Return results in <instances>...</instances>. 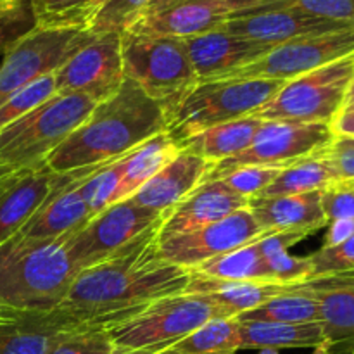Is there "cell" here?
I'll return each mask as SVG.
<instances>
[{
  "label": "cell",
  "mask_w": 354,
  "mask_h": 354,
  "mask_svg": "<svg viewBox=\"0 0 354 354\" xmlns=\"http://www.w3.org/2000/svg\"><path fill=\"white\" fill-rule=\"evenodd\" d=\"M161 225L120 254L82 270L55 311L75 327L109 328L156 301L185 294L190 272L165 261L158 252Z\"/></svg>",
  "instance_id": "cell-1"
},
{
  "label": "cell",
  "mask_w": 354,
  "mask_h": 354,
  "mask_svg": "<svg viewBox=\"0 0 354 354\" xmlns=\"http://www.w3.org/2000/svg\"><path fill=\"white\" fill-rule=\"evenodd\" d=\"M166 130L168 116L162 104L124 78L121 88L97 104L88 118L47 156L44 165L55 173L109 165Z\"/></svg>",
  "instance_id": "cell-2"
},
{
  "label": "cell",
  "mask_w": 354,
  "mask_h": 354,
  "mask_svg": "<svg viewBox=\"0 0 354 354\" xmlns=\"http://www.w3.org/2000/svg\"><path fill=\"white\" fill-rule=\"evenodd\" d=\"M69 235L35 239L16 234L0 244V313L61 306L80 273L69 252Z\"/></svg>",
  "instance_id": "cell-3"
},
{
  "label": "cell",
  "mask_w": 354,
  "mask_h": 354,
  "mask_svg": "<svg viewBox=\"0 0 354 354\" xmlns=\"http://www.w3.org/2000/svg\"><path fill=\"white\" fill-rule=\"evenodd\" d=\"M283 83L258 78L197 82L166 109V133L178 145L207 128L252 116L277 95Z\"/></svg>",
  "instance_id": "cell-4"
},
{
  "label": "cell",
  "mask_w": 354,
  "mask_h": 354,
  "mask_svg": "<svg viewBox=\"0 0 354 354\" xmlns=\"http://www.w3.org/2000/svg\"><path fill=\"white\" fill-rule=\"evenodd\" d=\"M97 104L80 93H54L48 100L0 131V159L14 171L37 168Z\"/></svg>",
  "instance_id": "cell-5"
},
{
  "label": "cell",
  "mask_w": 354,
  "mask_h": 354,
  "mask_svg": "<svg viewBox=\"0 0 354 354\" xmlns=\"http://www.w3.org/2000/svg\"><path fill=\"white\" fill-rule=\"evenodd\" d=\"M213 318H223L204 294H178L159 299L121 324L107 328L114 353L135 349L165 351Z\"/></svg>",
  "instance_id": "cell-6"
},
{
  "label": "cell",
  "mask_w": 354,
  "mask_h": 354,
  "mask_svg": "<svg viewBox=\"0 0 354 354\" xmlns=\"http://www.w3.org/2000/svg\"><path fill=\"white\" fill-rule=\"evenodd\" d=\"M124 78L168 109L197 83L183 40L121 33Z\"/></svg>",
  "instance_id": "cell-7"
},
{
  "label": "cell",
  "mask_w": 354,
  "mask_h": 354,
  "mask_svg": "<svg viewBox=\"0 0 354 354\" xmlns=\"http://www.w3.org/2000/svg\"><path fill=\"white\" fill-rule=\"evenodd\" d=\"M354 78V54L283 83L256 113L263 121L332 123L344 107Z\"/></svg>",
  "instance_id": "cell-8"
},
{
  "label": "cell",
  "mask_w": 354,
  "mask_h": 354,
  "mask_svg": "<svg viewBox=\"0 0 354 354\" xmlns=\"http://www.w3.org/2000/svg\"><path fill=\"white\" fill-rule=\"evenodd\" d=\"M92 38L86 30L38 28L17 35L0 62V104L17 90L57 71L69 55Z\"/></svg>",
  "instance_id": "cell-9"
},
{
  "label": "cell",
  "mask_w": 354,
  "mask_h": 354,
  "mask_svg": "<svg viewBox=\"0 0 354 354\" xmlns=\"http://www.w3.org/2000/svg\"><path fill=\"white\" fill-rule=\"evenodd\" d=\"M168 213L147 209L133 201H120L69 235V252L78 272L131 248L151 228L165 223Z\"/></svg>",
  "instance_id": "cell-10"
},
{
  "label": "cell",
  "mask_w": 354,
  "mask_h": 354,
  "mask_svg": "<svg viewBox=\"0 0 354 354\" xmlns=\"http://www.w3.org/2000/svg\"><path fill=\"white\" fill-rule=\"evenodd\" d=\"M351 54H354V26L275 45L251 64L218 80L258 78L290 82Z\"/></svg>",
  "instance_id": "cell-11"
},
{
  "label": "cell",
  "mask_w": 354,
  "mask_h": 354,
  "mask_svg": "<svg viewBox=\"0 0 354 354\" xmlns=\"http://www.w3.org/2000/svg\"><path fill=\"white\" fill-rule=\"evenodd\" d=\"M335 140L330 123H297V121H263L252 144L235 158L221 161L211 168L206 180L241 166H279L315 154Z\"/></svg>",
  "instance_id": "cell-12"
},
{
  "label": "cell",
  "mask_w": 354,
  "mask_h": 354,
  "mask_svg": "<svg viewBox=\"0 0 354 354\" xmlns=\"http://www.w3.org/2000/svg\"><path fill=\"white\" fill-rule=\"evenodd\" d=\"M54 76L55 93H80L95 104L111 99L124 82L121 33L92 35Z\"/></svg>",
  "instance_id": "cell-13"
},
{
  "label": "cell",
  "mask_w": 354,
  "mask_h": 354,
  "mask_svg": "<svg viewBox=\"0 0 354 354\" xmlns=\"http://www.w3.org/2000/svg\"><path fill=\"white\" fill-rule=\"evenodd\" d=\"M270 232L263 230L251 209L244 207L201 230L158 241V252L165 261L192 270L207 259L254 244Z\"/></svg>",
  "instance_id": "cell-14"
},
{
  "label": "cell",
  "mask_w": 354,
  "mask_h": 354,
  "mask_svg": "<svg viewBox=\"0 0 354 354\" xmlns=\"http://www.w3.org/2000/svg\"><path fill=\"white\" fill-rule=\"evenodd\" d=\"M251 0H180L159 12L142 16L124 33L190 38L218 30L234 14L249 9Z\"/></svg>",
  "instance_id": "cell-15"
},
{
  "label": "cell",
  "mask_w": 354,
  "mask_h": 354,
  "mask_svg": "<svg viewBox=\"0 0 354 354\" xmlns=\"http://www.w3.org/2000/svg\"><path fill=\"white\" fill-rule=\"evenodd\" d=\"M318 303V324L325 344L313 354L354 351V272L317 277L301 283Z\"/></svg>",
  "instance_id": "cell-16"
},
{
  "label": "cell",
  "mask_w": 354,
  "mask_h": 354,
  "mask_svg": "<svg viewBox=\"0 0 354 354\" xmlns=\"http://www.w3.org/2000/svg\"><path fill=\"white\" fill-rule=\"evenodd\" d=\"M353 26L354 24L335 23V21L308 16L299 10L275 9L235 14L230 19L225 21L220 28L227 33L248 38L256 44L275 47V45L297 40V38L317 37V35L332 33V31Z\"/></svg>",
  "instance_id": "cell-17"
},
{
  "label": "cell",
  "mask_w": 354,
  "mask_h": 354,
  "mask_svg": "<svg viewBox=\"0 0 354 354\" xmlns=\"http://www.w3.org/2000/svg\"><path fill=\"white\" fill-rule=\"evenodd\" d=\"M104 166V165H102ZM100 166L82 168L62 175L40 209L24 225L19 234L35 239H57L75 234L85 227L92 216L83 199L82 183Z\"/></svg>",
  "instance_id": "cell-18"
},
{
  "label": "cell",
  "mask_w": 354,
  "mask_h": 354,
  "mask_svg": "<svg viewBox=\"0 0 354 354\" xmlns=\"http://www.w3.org/2000/svg\"><path fill=\"white\" fill-rule=\"evenodd\" d=\"M244 207H249L248 197L239 196L221 180H204L168 214L158 241L201 230Z\"/></svg>",
  "instance_id": "cell-19"
},
{
  "label": "cell",
  "mask_w": 354,
  "mask_h": 354,
  "mask_svg": "<svg viewBox=\"0 0 354 354\" xmlns=\"http://www.w3.org/2000/svg\"><path fill=\"white\" fill-rule=\"evenodd\" d=\"M183 44L197 82L223 78L228 73L251 64L272 48V45L256 44L248 38L227 33L221 28L183 38Z\"/></svg>",
  "instance_id": "cell-20"
},
{
  "label": "cell",
  "mask_w": 354,
  "mask_h": 354,
  "mask_svg": "<svg viewBox=\"0 0 354 354\" xmlns=\"http://www.w3.org/2000/svg\"><path fill=\"white\" fill-rule=\"evenodd\" d=\"M64 173L45 165L21 169L0 190V244L19 234L57 187Z\"/></svg>",
  "instance_id": "cell-21"
},
{
  "label": "cell",
  "mask_w": 354,
  "mask_h": 354,
  "mask_svg": "<svg viewBox=\"0 0 354 354\" xmlns=\"http://www.w3.org/2000/svg\"><path fill=\"white\" fill-rule=\"evenodd\" d=\"M213 165L189 151L180 154L166 165L156 176L140 187L130 201L158 213H171L194 189L201 185L209 175Z\"/></svg>",
  "instance_id": "cell-22"
},
{
  "label": "cell",
  "mask_w": 354,
  "mask_h": 354,
  "mask_svg": "<svg viewBox=\"0 0 354 354\" xmlns=\"http://www.w3.org/2000/svg\"><path fill=\"white\" fill-rule=\"evenodd\" d=\"M249 209L259 227L270 234L301 230L311 235L328 225L322 207V190L294 196L254 197L249 201Z\"/></svg>",
  "instance_id": "cell-23"
},
{
  "label": "cell",
  "mask_w": 354,
  "mask_h": 354,
  "mask_svg": "<svg viewBox=\"0 0 354 354\" xmlns=\"http://www.w3.org/2000/svg\"><path fill=\"white\" fill-rule=\"evenodd\" d=\"M9 315L0 324V354H48L62 332L75 328L55 310Z\"/></svg>",
  "instance_id": "cell-24"
},
{
  "label": "cell",
  "mask_w": 354,
  "mask_h": 354,
  "mask_svg": "<svg viewBox=\"0 0 354 354\" xmlns=\"http://www.w3.org/2000/svg\"><path fill=\"white\" fill-rule=\"evenodd\" d=\"M289 286L272 282H232V280L207 279L190 273V282L185 294H204L220 310L223 318H237L248 311L256 310L286 292Z\"/></svg>",
  "instance_id": "cell-25"
},
{
  "label": "cell",
  "mask_w": 354,
  "mask_h": 354,
  "mask_svg": "<svg viewBox=\"0 0 354 354\" xmlns=\"http://www.w3.org/2000/svg\"><path fill=\"white\" fill-rule=\"evenodd\" d=\"M261 123L263 120L256 114L228 121L180 142L178 147L180 151L192 152L214 166L244 152L254 140Z\"/></svg>",
  "instance_id": "cell-26"
},
{
  "label": "cell",
  "mask_w": 354,
  "mask_h": 354,
  "mask_svg": "<svg viewBox=\"0 0 354 354\" xmlns=\"http://www.w3.org/2000/svg\"><path fill=\"white\" fill-rule=\"evenodd\" d=\"M239 320V318H237ZM241 324V349H294L310 348L320 351L325 344L324 332L315 324H272V322H245Z\"/></svg>",
  "instance_id": "cell-27"
},
{
  "label": "cell",
  "mask_w": 354,
  "mask_h": 354,
  "mask_svg": "<svg viewBox=\"0 0 354 354\" xmlns=\"http://www.w3.org/2000/svg\"><path fill=\"white\" fill-rule=\"evenodd\" d=\"M178 154L180 147L165 131L145 140L130 154L124 156L123 173H121V182L114 197V204L130 199L144 183L158 175Z\"/></svg>",
  "instance_id": "cell-28"
},
{
  "label": "cell",
  "mask_w": 354,
  "mask_h": 354,
  "mask_svg": "<svg viewBox=\"0 0 354 354\" xmlns=\"http://www.w3.org/2000/svg\"><path fill=\"white\" fill-rule=\"evenodd\" d=\"M334 182H337V175H335L334 166L327 154V147H325L286 166L277 176L275 182L259 197L315 192V190L327 189Z\"/></svg>",
  "instance_id": "cell-29"
},
{
  "label": "cell",
  "mask_w": 354,
  "mask_h": 354,
  "mask_svg": "<svg viewBox=\"0 0 354 354\" xmlns=\"http://www.w3.org/2000/svg\"><path fill=\"white\" fill-rule=\"evenodd\" d=\"M189 272L207 279L232 280V282H270L266 275L265 258L259 252L258 242L207 259Z\"/></svg>",
  "instance_id": "cell-30"
},
{
  "label": "cell",
  "mask_w": 354,
  "mask_h": 354,
  "mask_svg": "<svg viewBox=\"0 0 354 354\" xmlns=\"http://www.w3.org/2000/svg\"><path fill=\"white\" fill-rule=\"evenodd\" d=\"M245 322H272V324H315L318 322V303L301 283L289 286L263 306L237 317Z\"/></svg>",
  "instance_id": "cell-31"
},
{
  "label": "cell",
  "mask_w": 354,
  "mask_h": 354,
  "mask_svg": "<svg viewBox=\"0 0 354 354\" xmlns=\"http://www.w3.org/2000/svg\"><path fill=\"white\" fill-rule=\"evenodd\" d=\"M107 0H30L35 26L54 30H88Z\"/></svg>",
  "instance_id": "cell-32"
},
{
  "label": "cell",
  "mask_w": 354,
  "mask_h": 354,
  "mask_svg": "<svg viewBox=\"0 0 354 354\" xmlns=\"http://www.w3.org/2000/svg\"><path fill=\"white\" fill-rule=\"evenodd\" d=\"M171 349L182 354H237L241 351V324L237 318H213Z\"/></svg>",
  "instance_id": "cell-33"
},
{
  "label": "cell",
  "mask_w": 354,
  "mask_h": 354,
  "mask_svg": "<svg viewBox=\"0 0 354 354\" xmlns=\"http://www.w3.org/2000/svg\"><path fill=\"white\" fill-rule=\"evenodd\" d=\"M275 9L299 10L320 19L354 24V0H258L249 9L237 14Z\"/></svg>",
  "instance_id": "cell-34"
},
{
  "label": "cell",
  "mask_w": 354,
  "mask_h": 354,
  "mask_svg": "<svg viewBox=\"0 0 354 354\" xmlns=\"http://www.w3.org/2000/svg\"><path fill=\"white\" fill-rule=\"evenodd\" d=\"M123 159L124 158L100 166L92 175L83 180V199H85L92 218H95L106 207L114 204V197H116L118 187L121 182V173H123Z\"/></svg>",
  "instance_id": "cell-35"
},
{
  "label": "cell",
  "mask_w": 354,
  "mask_h": 354,
  "mask_svg": "<svg viewBox=\"0 0 354 354\" xmlns=\"http://www.w3.org/2000/svg\"><path fill=\"white\" fill-rule=\"evenodd\" d=\"M55 93V76L54 73L47 76H41L37 82L30 83L24 88L17 90L16 93L3 100L0 104V131L6 127L12 124L19 118L26 116L33 109H37L40 104L50 99Z\"/></svg>",
  "instance_id": "cell-36"
},
{
  "label": "cell",
  "mask_w": 354,
  "mask_h": 354,
  "mask_svg": "<svg viewBox=\"0 0 354 354\" xmlns=\"http://www.w3.org/2000/svg\"><path fill=\"white\" fill-rule=\"evenodd\" d=\"M149 0H107L88 26L90 35L124 33L142 17Z\"/></svg>",
  "instance_id": "cell-37"
},
{
  "label": "cell",
  "mask_w": 354,
  "mask_h": 354,
  "mask_svg": "<svg viewBox=\"0 0 354 354\" xmlns=\"http://www.w3.org/2000/svg\"><path fill=\"white\" fill-rule=\"evenodd\" d=\"M107 328L102 327H83L69 328L62 332L52 344L48 354H113Z\"/></svg>",
  "instance_id": "cell-38"
},
{
  "label": "cell",
  "mask_w": 354,
  "mask_h": 354,
  "mask_svg": "<svg viewBox=\"0 0 354 354\" xmlns=\"http://www.w3.org/2000/svg\"><path fill=\"white\" fill-rule=\"evenodd\" d=\"M282 169L283 168H279V166L249 165L230 169V171L223 173V175L214 180H221L228 189L251 201L254 197L261 196L275 182Z\"/></svg>",
  "instance_id": "cell-39"
},
{
  "label": "cell",
  "mask_w": 354,
  "mask_h": 354,
  "mask_svg": "<svg viewBox=\"0 0 354 354\" xmlns=\"http://www.w3.org/2000/svg\"><path fill=\"white\" fill-rule=\"evenodd\" d=\"M308 258L313 270L311 279L354 272V235L334 248L318 249Z\"/></svg>",
  "instance_id": "cell-40"
},
{
  "label": "cell",
  "mask_w": 354,
  "mask_h": 354,
  "mask_svg": "<svg viewBox=\"0 0 354 354\" xmlns=\"http://www.w3.org/2000/svg\"><path fill=\"white\" fill-rule=\"evenodd\" d=\"M265 266L270 282L280 286H296L311 280L313 277L308 256L301 258V256H292L290 252H280L265 259Z\"/></svg>",
  "instance_id": "cell-41"
},
{
  "label": "cell",
  "mask_w": 354,
  "mask_h": 354,
  "mask_svg": "<svg viewBox=\"0 0 354 354\" xmlns=\"http://www.w3.org/2000/svg\"><path fill=\"white\" fill-rule=\"evenodd\" d=\"M322 207L327 221L354 220V182H334L322 190Z\"/></svg>",
  "instance_id": "cell-42"
},
{
  "label": "cell",
  "mask_w": 354,
  "mask_h": 354,
  "mask_svg": "<svg viewBox=\"0 0 354 354\" xmlns=\"http://www.w3.org/2000/svg\"><path fill=\"white\" fill-rule=\"evenodd\" d=\"M327 154L337 175V182H354V144L344 138H335L327 147Z\"/></svg>",
  "instance_id": "cell-43"
},
{
  "label": "cell",
  "mask_w": 354,
  "mask_h": 354,
  "mask_svg": "<svg viewBox=\"0 0 354 354\" xmlns=\"http://www.w3.org/2000/svg\"><path fill=\"white\" fill-rule=\"evenodd\" d=\"M308 232L301 230H283V232H273V234L266 235L261 241H258L259 252L265 259L272 258V256L280 254V252H289L292 245L299 244L303 239L308 237Z\"/></svg>",
  "instance_id": "cell-44"
},
{
  "label": "cell",
  "mask_w": 354,
  "mask_h": 354,
  "mask_svg": "<svg viewBox=\"0 0 354 354\" xmlns=\"http://www.w3.org/2000/svg\"><path fill=\"white\" fill-rule=\"evenodd\" d=\"M24 0H0V44L6 48V31L23 14Z\"/></svg>",
  "instance_id": "cell-45"
},
{
  "label": "cell",
  "mask_w": 354,
  "mask_h": 354,
  "mask_svg": "<svg viewBox=\"0 0 354 354\" xmlns=\"http://www.w3.org/2000/svg\"><path fill=\"white\" fill-rule=\"evenodd\" d=\"M354 235V220H337L328 223V230L325 234V241L322 248H334L342 244Z\"/></svg>",
  "instance_id": "cell-46"
},
{
  "label": "cell",
  "mask_w": 354,
  "mask_h": 354,
  "mask_svg": "<svg viewBox=\"0 0 354 354\" xmlns=\"http://www.w3.org/2000/svg\"><path fill=\"white\" fill-rule=\"evenodd\" d=\"M330 127L335 138H354V109H342Z\"/></svg>",
  "instance_id": "cell-47"
},
{
  "label": "cell",
  "mask_w": 354,
  "mask_h": 354,
  "mask_svg": "<svg viewBox=\"0 0 354 354\" xmlns=\"http://www.w3.org/2000/svg\"><path fill=\"white\" fill-rule=\"evenodd\" d=\"M176 2H180V0H149L147 9L144 10V14H142V16H149V14L159 12V10L166 9V7L173 6V3H176Z\"/></svg>",
  "instance_id": "cell-48"
},
{
  "label": "cell",
  "mask_w": 354,
  "mask_h": 354,
  "mask_svg": "<svg viewBox=\"0 0 354 354\" xmlns=\"http://www.w3.org/2000/svg\"><path fill=\"white\" fill-rule=\"evenodd\" d=\"M14 173H16V171H14L10 166H7L6 162L0 159V190H2V187L6 185L7 182H9V178L14 175Z\"/></svg>",
  "instance_id": "cell-49"
},
{
  "label": "cell",
  "mask_w": 354,
  "mask_h": 354,
  "mask_svg": "<svg viewBox=\"0 0 354 354\" xmlns=\"http://www.w3.org/2000/svg\"><path fill=\"white\" fill-rule=\"evenodd\" d=\"M113 354H182V353H176L175 349L168 348L165 351H156V349H135V351H124V353H113Z\"/></svg>",
  "instance_id": "cell-50"
},
{
  "label": "cell",
  "mask_w": 354,
  "mask_h": 354,
  "mask_svg": "<svg viewBox=\"0 0 354 354\" xmlns=\"http://www.w3.org/2000/svg\"><path fill=\"white\" fill-rule=\"evenodd\" d=\"M354 100V78L351 82V85H349V90H348V95H346V102H344V107L348 106V104H351Z\"/></svg>",
  "instance_id": "cell-51"
},
{
  "label": "cell",
  "mask_w": 354,
  "mask_h": 354,
  "mask_svg": "<svg viewBox=\"0 0 354 354\" xmlns=\"http://www.w3.org/2000/svg\"><path fill=\"white\" fill-rule=\"evenodd\" d=\"M259 354H280L279 351H273V349H261Z\"/></svg>",
  "instance_id": "cell-52"
},
{
  "label": "cell",
  "mask_w": 354,
  "mask_h": 354,
  "mask_svg": "<svg viewBox=\"0 0 354 354\" xmlns=\"http://www.w3.org/2000/svg\"><path fill=\"white\" fill-rule=\"evenodd\" d=\"M9 315H0V324H3V322H7L9 320Z\"/></svg>",
  "instance_id": "cell-53"
},
{
  "label": "cell",
  "mask_w": 354,
  "mask_h": 354,
  "mask_svg": "<svg viewBox=\"0 0 354 354\" xmlns=\"http://www.w3.org/2000/svg\"><path fill=\"white\" fill-rule=\"evenodd\" d=\"M342 109H354V100H353L351 104H348V106H346V107H342ZM342 109H341V111H342ZM341 111H339V113H341Z\"/></svg>",
  "instance_id": "cell-54"
},
{
  "label": "cell",
  "mask_w": 354,
  "mask_h": 354,
  "mask_svg": "<svg viewBox=\"0 0 354 354\" xmlns=\"http://www.w3.org/2000/svg\"><path fill=\"white\" fill-rule=\"evenodd\" d=\"M344 140H348V142H351V144H354V138H344Z\"/></svg>",
  "instance_id": "cell-55"
},
{
  "label": "cell",
  "mask_w": 354,
  "mask_h": 354,
  "mask_svg": "<svg viewBox=\"0 0 354 354\" xmlns=\"http://www.w3.org/2000/svg\"><path fill=\"white\" fill-rule=\"evenodd\" d=\"M251 2H258V0H251Z\"/></svg>",
  "instance_id": "cell-56"
},
{
  "label": "cell",
  "mask_w": 354,
  "mask_h": 354,
  "mask_svg": "<svg viewBox=\"0 0 354 354\" xmlns=\"http://www.w3.org/2000/svg\"><path fill=\"white\" fill-rule=\"evenodd\" d=\"M351 354H354V351H353V353H351Z\"/></svg>",
  "instance_id": "cell-57"
}]
</instances>
